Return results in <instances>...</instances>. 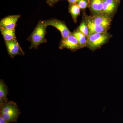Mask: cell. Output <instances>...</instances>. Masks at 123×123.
Listing matches in <instances>:
<instances>
[{"label":"cell","instance_id":"cell-20","mask_svg":"<svg viewBox=\"0 0 123 123\" xmlns=\"http://www.w3.org/2000/svg\"><path fill=\"white\" fill-rule=\"evenodd\" d=\"M0 123H8L7 121L5 120L4 119L2 118L0 116Z\"/></svg>","mask_w":123,"mask_h":123},{"label":"cell","instance_id":"cell-13","mask_svg":"<svg viewBox=\"0 0 123 123\" xmlns=\"http://www.w3.org/2000/svg\"><path fill=\"white\" fill-rule=\"evenodd\" d=\"M0 31L5 41H10L13 40H16L15 36V29L9 30L0 27Z\"/></svg>","mask_w":123,"mask_h":123},{"label":"cell","instance_id":"cell-12","mask_svg":"<svg viewBox=\"0 0 123 123\" xmlns=\"http://www.w3.org/2000/svg\"><path fill=\"white\" fill-rule=\"evenodd\" d=\"M8 89L7 85L2 79L0 80V104L8 101L7 98Z\"/></svg>","mask_w":123,"mask_h":123},{"label":"cell","instance_id":"cell-15","mask_svg":"<svg viewBox=\"0 0 123 123\" xmlns=\"http://www.w3.org/2000/svg\"><path fill=\"white\" fill-rule=\"evenodd\" d=\"M72 34L76 38L81 47H84L87 45V40L86 39V36L79 31H75Z\"/></svg>","mask_w":123,"mask_h":123},{"label":"cell","instance_id":"cell-3","mask_svg":"<svg viewBox=\"0 0 123 123\" xmlns=\"http://www.w3.org/2000/svg\"><path fill=\"white\" fill-rule=\"evenodd\" d=\"M87 38V46L92 50H94L108 40L109 35L107 33H90Z\"/></svg>","mask_w":123,"mask_h":123},{"label":"cell","instance_id":"cell-21","mask_svg":"<svg viewBox=\"0 0 123 123\" xmlns=\"http://www.w3.org/2000/svg\"><path fill=\"white\" fill-rule=\"evenodd\" d=\"M115 0L116 1H117H117H118L119 0Z\"/></svg>","mask_w":123,"mask_h":123},{"label":"cell","instance_id":"cell-10","mask_svg":"<svg viewBox=\"0 0 123 123\" xmlns=\"http://www.w3.org/2000/svg\"><path fill=\"white\" fill-rule=\"evenodd\" d=\"M86 22V23L89 29V34L107 33V31L108 29L96 25L92 21L90 17L87 18Z\"/></svg>","mask_w":123,"mask_h":123},{"label":"cell","instance_id":"cell-16","mask_svg":"<svg viewBox=\"0 0 123 123\" xmlns=\"http://www.w3.org/2000/svg\"><path fill=\"white\" fill-rule=\"evenodd\" d=\"M78 31L85 36L86 37H88L89 35V29L85 21H83L81 23L78 27Z\"/></svg>","mask_w":123,"mask_h":123},{"label":"cell","instance_id":"cell-1","mask_svg":"<svg viewBox=\"0 0 123 123\" xmlns=\"http://www.w3.org/2000/svg\"><path fill=\"white\" fill-rule=\"evenodd\" d=\"M21 113L17 103L13 101L0 104V116L8 123L17 122Z\"/></svg>","mask_w":123,"mask_h":123},{"label":"cell","instance_id":"cell-8","mask_svg":"<svg viewBox=\"0 0 123 123\" xmlns=\"http://www.w3.org/2000/svg\"><path fill=\"white\" fill-rule=\"evenodd\" d=\"M90 18L96 25L108 29L111 22V20L108 16L103 14H95L92 17H90Z\"/></svg>","mask_w":123,"mask_h":123},{"label":"cell","instance_id":"cell-11","mask_svg":"<svg viewBox=\"0 0 123 123\" xmlns=\"http://www.w3.org/2000/svg\"><path fill=\"white\" fill-rule=\"evenodd\" d=\"M104 0H90V8L97 15L102 14Z\"/></svg>","mask_w":123,"mask_h":123},{"label":"cell","instance_id":"cell-5","mask_svg":"<svg viewBox=\"0 0 123 123\" xmlns=\"http://www.w3.org/2000/svg\"><path fill=\"white\" fill-rule=\"evenodd\" d=\"M59 48L60 49L63 48L68 49L73 51H75L81 48L76 38L72 33L68 37L62 38Z\"/></svg>","mask_w":123,"mask_h":123},{"label":"cell","instance_id":"cell-14","mask_svg":"<svg viewBox=\"0 0 123 123\" xmlns=\"http://www.w3.org/2000/svg\"><path fill=\"white\" fill-rule=\"evenodd\" d=\"M69 11L74 22H77V18L80 14V8L77 4L70 5Z\"/></svg>","mask_w":123,"mask_h":123},{"label":"cell","instance_id":"cell-17","mask_svg":"<svg viewBox=\"0 0 123 123\" xmlns=\"http://www.w3.org/2000/svg\"><path fill=\"white\" fill-rule=\"evenodd\" d=\"M90 0H81L77 3L80 9H84L89 5Z\"/></svg>","mask_w":123,"mask_h":123},{"label":"cell","instance_id":"cell-19","mask_svg":"<svg viewBox=\"0 0 123 123\" xmlns=\"http://www.w3.org/2000/svg\"><path fill=\"white\" fill-rule=\"evenodd\" d=\"M68 1L69 5L73 4H76L78 2L81 0H67Z\"/></svg>","mask_w":123,"mask_h":123},{"label":"cell","instance_id":"cell-4","mask_svg":"<svg viewBox=\"0 0 123 123\" xmlns=\"http://www.w3.org/2000/svg\"><path fill=\"white\" fill-rule=\"evenodd\" d=\"M47 26H51L59 31L62 36V38H65L72 34L65 23L56 19H51L44 21Z\"/></svg>","mask_w":123,"mask_h":123},{"label":"cell","instance_id":"cell-6","mask_svg":"<svg viewBox=\"0 0 123 123\" xmlns=\"http://www.w3.org/2000/svg\"><path fill=\"white\" fill-rule=\"evenodd\" d=\"M5 43L8 53L11 58H13L17 55H24V52L16 40L5 41Z\"/></svg>","mask_w":123,"mask_h":123},{"label":"cell","instance_id":"cell-7","mask_svg":"<svg viewBox=\"0 0 123 123\" xmlns=\"http://www.w3.org/2000/svg\"><path fill=\"white\" fill-rule=\"evenodd\" d=\"M21 15H10L2 18L0 22V27L9 30L15 29L16 24Z\"/></svg>","mask_w":123,"mask_h":123},{"label":"cell","instance_id":"cell-9","mask_svg":"<svg viewBox=\"0 0 123 123\" xmlns=\"http://www.w3.org/2000/svg\"><path fill=\"white\" fill-rule=\"evenodd\" d=\"M117 1L115 0H104L102 14L111 15L116 8Z\"/></svg>","mask_w":123,"mask_h":123},{"label":"cell","instance_id":"cell-2","mask_svg":"<svg viewBox=\"0 0 123 123\" xmlns=\"http://www.w3.org/2000/svg\"><path fill=\"white\" fill-rule=\"evenodd\" d=\"M47 26L44 21H40L38 23L33 32L30 36L28 40L31 42L30 49H36L40 44L46 43V28Z\"/></svg>","mask_w":123,"mask_h":123},{"label":"cell","instance_id":"cell-18","mask_svg":"<svg viewBox=\"0 0 123 123\" xmlns=\"http://www.w3.org/2000/svg\"><path fill=\"white\" fill-rule=\"evenodd\" d=\"M61 0H47L46 2L50 7H52L55 4Z\"/></svg>","mask_w":123,"mask_h":123}]
</instances>
